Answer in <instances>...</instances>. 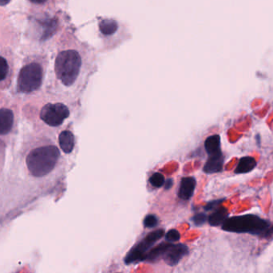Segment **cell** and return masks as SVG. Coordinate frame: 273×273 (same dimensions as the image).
Masks as SVG:
<instances>
[{
  "label": "cell",
  "mask_w": 273,
  "mask_h": 273,
  "mask_svg": "<svg viewBox=\"0 0 273 273\" xmlns=\"http://www.w3.org/2000/svg\"><path fill=\"white\" fill-rule=\"evenodd\" d=\"M221 229L228 233L250 234L263 239L273 236V224L254 214L229 217L221 225Z\"/></svg>",
  "instance_id": "1"
},
{
  "label": "cell",
  "mask_w": 273,
  "mask_h": 273,
  "mask_svg": "<svg viewBox=\"0 0 273 273\" xmlns=\"http://www.w3.org/2000/svg\"><path fill=\"white\" fill-rule=\"evenodd\" d=\"M60 152L56 146L49 145L34 149L27 155L26 162L30 173L34 177L47 175L56 166Z\"/></svg>",
  "instance_id": "2"
},
{
  "label": "cell",
  "mask_w": 273,
  "mask_h": 273,
  "mask_svg": "<svg viewBox=\"0 0 273 273\" xmlns=\"http://www.w3.org/2000/svg\"><path fill=\"white\" fill-rule=\"evenodd\" d=\"M81 69V58L75 50H63L55 59L54 70L58 79L65 86L76 83Z\"/></svg>",
  "instance_id": "3"
},
{
  "label": "cell",
  "mask_w": 273,
  "mask_h": 273,
  "mask_svg": "<svg viewBox=\"0 0 273 273\" xmlns=\"http://www.w3.org/2000/svg\"><path fill=\"white\" fill-rule=\"evenodd\" d=\"M42 68L39 63L26 65L19 72L17 89L19 92L26 94L37 90L42 85Z\"/></svg>",
  "instance_id": "4"
},
{
  "label": "cell",
  "mask_w": 273,
  "mask_h": 273,
  "mask_svg": "<svg viewBox=\"0 0 273 273\" xmlns=\"http://www.w3.org/2000/svg\"><path fill=\"white\" fill-rule=\"evenodd\" d=\"M164 236L165 231L163 230H156L151 232L128 252L124 259V262L126 265H131L134 263L145 261L146 254L152 248L153 245Z\"/></svg>",
  "instance_id": "5"
},
{
  "label": "cell",
  "mask_w": 273,
  "mask_h": 273,
  "mask_svg": "<svg viewBox=\"0 0 273 273\" xmlns=\"http://www.w3.org/2000/svg\"><path fill=\"white\" fill-rule=\"evenodd\" d=\"M69 116V109L63 103L45 105L40 112V117L42 121L53 127L62 125Z\"/></svg>",
  "instance_id": "6"
},
{
  "label": "cell",
  "mask_w": 273,
  "mask_h": 273,
  "mask_svg": "<svg viewBox=\"0 0 273 273\" xmlns=\"http://www.w3.org/2000/svg\"><path fill=\"white\" fill-rule=\"evenodd\" d=\"M189 253V248L186 244H173L169 243V245L165 251L162 258L169 266H175L182 258Z\"/></svg>",
  "instance_id": "7"
},
{
  "label": "cell",
  "mask_w": 273,
  "mask_h": 273,
  "mask_svg": "<svg viewBox=\"0 0 273 273\" xmlns=\"http://www.w3.org/2000/svg\"><path fill=\"white\" fill-rule=\"evenodd\" d=\"M195 188H196V180L194 177H184L181 181L178 196L182 200H190L194 195Z\"/></svg>",
  "instance_id": "8"
},
{
  "label": "cell",
  "mask_w": 273,
  "mask_h": 273,
  "mask_svg": "<svg viewBox=\"0 0 273 273\" xmlns=\"http://www.w3.org/2000/svg\"><path fill=\"white\" fill-rule=\"evenodd\" d=\"M224 166V155L222 152L209 156L204 166V171L206 173H219L222 171Z\"/></svg>",
  "instance_id": "9"
},
{
  "label": "cell",
  "mask_w": 273,
  "mask_h": 273,
  "mask_svg": "<svg viewBox=\"0 0 273 273\" xmlns=\"http://www.w3.org/2000/svg\"><path fill=\"white\" fill-rule=\"evenodd\" d=\"M14 123V114L9 109H0V136L11 131Z\"/></svg>",
  "instance_id": "10"
},
{
  "label": "cell",
  "mask_w": 273,
  "mask_h": 273,
  "mask_svg": "<svg viewBox=\"0 0 273 273\" xmlns=\"http://www.w3.org/2000/svg\"><path fill=\"white\" fill-rule=\"evenodd\" d=\"M59 142L65 154H71L75 148V136L69 130H64L59 135Z\"/></svg>",
  "instance_id": "11"
},
{
  "label": "cell",
  "mask_w": 273,
  "mask_h": 273,
  "mask_svg": "<svg viewBox=\"0 0 273 273\" xmlns=\"http://www.w3.org/2000/svg\"><path fill=\"white\" fill-rule=\"evenodd\" d=\"M257 162L256 159L252 156H243L238 161L235 173L236 174H244V173H250L257 167Z\"/></svg>",
  "instance_id": "12"
},
{
  "label": "cell",
  "mask_w": 273,
  "mask_h": 273,
  "mask_svg": "<svg viewBox=\"0 0 273 273\" xmlns=\"http://www.w3.org/2000/svg\"><path fill=\"white\" fill-rule=\"evenodd\" d=\"M229 211L225 207H218L215 209L212 214L209 215L208 217V221L209 225L213 227H217L222 225L226 220L229 218Z\"/></svg>",
  "instance_id": "13"
},
{
  "label": "cell",
  "mask_w": 273,
  "mask_h": 273,
  "mask_svg": "<svg viewBox=\"0 0 273 273\" xmlns=\"http://www.w3.org/2000/svg\"><path fill=\"white\" fill-rule=\"evenodd\" d=\"M39 25L42 28L41 39L43 40L49 39L54 35V32L56 31L58 23H57L56 19H46L40 21Z\"/></svg>",
  "instance_id": "14"
},
{
  "label": "cell",
  "mask_w": 273,
  "mask_h": 273,
  "mask_svg": "<svg viewBox=\"0 0 273 273\" xmlns=\"http://www.w3.org/2000/svg\"><path fill=\"white\" fill-rule=\"evenodd\" d=\"M169 245V242H165V243H161V244L156 245L155 248H151L149 251L148 253L146 254L145 261L155 262V261H157L159 259L162 258Z\"/></svg>",
  "instance_id": "15"
},
{
  "label": "cell",
  "mask_w": 273,
  "mask_h": 273,
  "mask_svg": "<svg viewBox=\"0 0 273 273\" xmlns=\"http://www.w3.org/2000/svg\"><path fill=\"white\" fill-rule=\"evenodd\" d=\"M204 149L209 156L221 152L220 136L217 134L209 136L204 142Z\"/></svg>",
  "instance_id": "16"
},
{
  "label": "cell",
  "mask_w": 273,
  "mask_h": 273,
  "mask_svg": "<svg viewBox=\"0 0 273 273\" xmlns=\"http://www.w3.org/2000/svg\"><path fill=\"white\" fill-rule=\"evenodd\" d=\"M99 29L102 34L106 36H111L115 34L117 29V24L112 19H104L99 24Z\"/></svg>",
  "instance_id": "17"
},
{
  "label": "cell",
  "mask_w": 273,
  "mask_h": 273,
  "mask_svg": "<svg viewBox=\"0 0 273 273\" xmlns=\"http://www.w3.org/2000/svg\"><path fill=\"white\" fill-rule=\"evenodd\" d=\"M150 183L155 188H160L165 184V177L160 173H154L150 178Z\"/></svg>",
  "instance_id": "18"
},
{
  "label": "cell",
  "mask_w": 273,
  "mask_h": 273,
  "mask_svg": "<svg viewBox=\"0 0 273 273\" xmlns=\"http://www.w3.org/2000/svg\"><path fill=\"white\" fill-rule=\"evenodd\" d=\"M9 66L6 59L2 57H0V81H2L6 78V75L8 74Z\"/></svg>",
  "instance_id": "19"
},
{
  "label": "cell",
  "mask_w": 273,
  "mask_h": 273,
  "mask_svg": "<svg viewBox=\"0 0 273 273\" xmlns=\"http://www.w3.org/2000/svg\"><path fill=\"white\" fill-rule=\"evenodd\" d=\"M144 226L148 229H153V228L156 227L157 224H158V220L157 217L155 215H148L145 217L144 221H143Z\"/></svg>",
  "instance_id": "20"
},
{
  "label": "cell",
  "mask_w": 273,
  "mask_h": 273,
  "mask_svg": "<svg viewBox=\"0 0 273 273\" xmlns=\"http://www.w3.org/2000/svg\"><path fill=\"white\" fill-rule=\"evenodd\" d=\"M181 239V234L179 232L176 230H169L165 234V240L169 243H174V242L179 241Z\"/></svg>",
  "instance_id": "21"
},
{
  "label": "cell",
  "mask_w": 273,
  "mask_h": 273,
  "mask_svg": "<svg viewBox=\"0 0 273 273\" xmlns=\"http://www.w3.org/2000/svg\"><path fill=\"white\" fill-rule=\"evenodd\" d=\"M207 221H208V217L204 213H197L193 217V221L196 226L204 225Z\"/></svg>",
  "instance_id": "22"
},
{
  "label": "cell",
  "mask_w": 273,
  "mask_h": 273,
  "mask_svg": "<svg viewBox=\"0 0 273 273\" xmlns=\"http://www.w3.org/2000/svg\"><path fill=\"white\" fill-rule=\"evenodd\" d=\"M224 199H220V200H215L213 201L208 203L204 207V209L206 211H211L213 209H216L221 205V203L223 202Z\"/></svg>",
  "instance_id": "23"
},
{
  "label": "cell",
  "mask_w": 273,
  "mask_h": 273,
  "mask_svg": "<svg viewBox=\"0 0 273 273\" xmlns=\"http://www.w3.org/2000/svg\"><path fill=\"white\" fill-rule=\"evenodd\" d=\"M11 1V0H0V6H5V5L8 4Z\"/></svg>",
  "instance_id": "24"
},
{
  "label": "cell",
  "mask_w": 273,
  "mask_h": 273,
  "mask_svg": "<svg viewBox=\"0 0 273 273\" xmlns=\"http://www.w3.org/2000/svg\"><path fill=\"white\" fill-rule=\"evenodd\" d=\"M172 185H173V182H172V180H169V181H168V182H166V183H165V189H166V190H168V189H170Z\"/></svg>",
  "instance_id": "25"
},
{
  "label": "cell",
  "mask_w": 273,
  "mask_h": 273,
  "mask_svg": "<svg viewBox=\"0 0 273 273\" xmlns=\"http://www.w3.org/2000/svg\"><path fill=\"white\" fill-rule=\"evenodd\" d=\"M30 1L34 3H43L46 2V0H30Z\"/></svg>",
  "instance_id": "26"
}]
</instances>
